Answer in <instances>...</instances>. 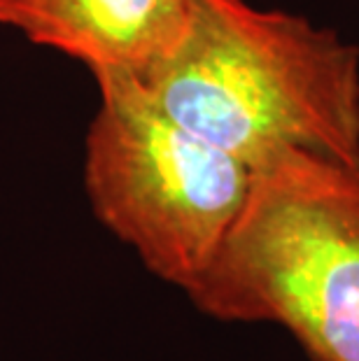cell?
Instances as JSON below:
<instances>
[{"instance_id": "obj_1", "label": "cell", "mask_w": 359, "mask_h": 361, "mask_svg": "<svg viewBox=\"0 0 359 361\" xmlns=\"http://www.w3.org/2000/svg\"><path fill=\"white\" fill-rule=\"evenodd\" d=\"M135 80L255 173L289 152L359 166V49L296 14L189 0L178 42Z\"/></svg>"}, {"instance_id": "obj_2", "label": "cell", "mask_w": 359, "mask_h": 361, "mask_svg": "<svg viewBox=\"0 0 359 361\" xmlns=\"http://www.w3.org/2000/svg\"><path fill=\"white\" fill-rule=\"evenodd\" d=\"M219 322H271L310 361H359V166L289 152L187 291Z\"/></svg>"}, {"instance_id": "obj_3", "label": "cell", "mask_w": 359, "mask_h": 361, "mask_svg": "<svg viewBox=\"0 0 359 361\" xmlns=\"http://www.w3.org/2000/svg\"><path fill=\"white\" fill-rule=\"evenodd\" d=\"M84 189L98 221L187 294L245 210L257 173L180 126L131 75H96Z\"/></svg>"}, {"instance_id": "obj_4", "label": "cell", "mask_w": 359, "mask_h": 361, "mask_svg": "<svg viewBox=\"0 0 359 361\" xmlns=\"http://www.w3.org/2000/svg\"><path fill=\"white\" fill-rule=\"evenodd\" d=\"M189 0H0V24L80 61L142 78L182 35Z\"/></svg>"}]
</instances>
